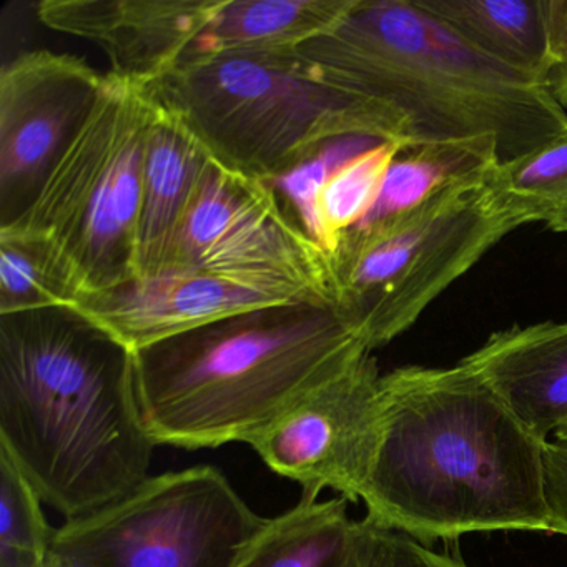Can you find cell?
<instances>
[{
	"label": "cell",
	"instance_id": "cell-7",
	"mask_svg": "<svg viewBox=\"0 0 567 567\" xmlns=\"http://www.w3.org/2000/svg\"><path fill=\"white\" fill-rule=\"evenodd\" d=\"M487 178L393 224L340 238L330 255L334 297L371 351L406 333L441 293L519 228L497 205Z\"/></svg>",
	"mask_w": 567,
	"mask_h": 567
},
{
	"label": "cell",
	"instance_id": "cell-25",
	"mask_svg": "<svg viewBox=\"0 0 567 567\" xmlns=\"http://www.w3.org/2000/svg\"><path fill=\"white\" fill-rule=\"evenodd\" d=\"M546 35L543 87L567 111V0H539Z\"/></svg>",
	"mask_w": 567,
	"mask_h": 567
},
{
	"label": "cell",
	"instance_id": "cell-28",
	"mask_svg": "<svg viewBox=\"0 0 567 567\" xmlns=\"http://www.w3.org/2000/svg\"><path fill=\"white\" fill-rule=\"evenodd\" d=\"M556 443L564 444V446H567V424L566 426L560 427L559 431H556Z\"/></svg>",
	"mask_w": 567,
	"mask_h": 567
},
{
	"label": "cell",
	"instance_id": "cell-6",
	"mask_svg": "<svg viewBox=\"0 0 567 567\" xmlns=\"http://www.w3.org/2000/svg\"><path fill=\"white\" fill-rule=\"evenodd\" d=\"M154 107L151 85L105 74L84 127L34 204L9 224L44 241L78 293V307L137 277L142 168Z\"/></svg>",
	"mask_w": 567,
	"mask_h": 567
},
{
	"label": "cell",
	"instance_id": "cell-26",
	"mask_svg": "<svg viewBox=\"0 0 567 567\" xmlns=\"http://www.w3.org/2000/svg\"><path fill=\"white\" fill-rule=\"evenodd\" d=\"M544 491L550 533L567 536V446L556 441L544 444Z\"/></svg>",
	"mask_w": 567,
	"mask_h": 567
},
{
	"label": "cell",
	"instance_id": "cell-10",
	"mask_svg": "<svg viewBox=\"0 0 567 567\" xmlns=\"http://www.w3.org/2000/svg\"><path fill=\"white\" fill-rule=\"evenodd\" d=\"M381 377L368 351L301 398L250 446L271 471L300 484L301 496L331 489L358 503L380 446Z\"/></svg>",
	"mask_w": 567,
	"mask_h": 567
},
{
	"label": "cell",
	"instance_id": "cell-22",
	"mask_svg": "<svg viewBox=\"0 0 567 567\" xmlns=\"http://www.w3.org/2000/svg\"><path fill=\"white\" fill-rule=\"evenodd\" d=\"M79 297L44 241L18 227H0V315L65 308Z\"/></svg>",
	"mask_w": 567,
	"mask_h": 567
},
{
	"label": "cell",
	"instance_id": "cell-11",
	"mask_svg": "<svg viewBox=\"0 0 567 567\" xmlns=\"http://www.w3.org/2000/svg\"><path fill=\"white\" fill-rule=\"evenodd\" d=\"M105 74L51 51L18 55L0 71V227L29 210L94 111Z\"/></svg>",
	"mask_w": 567,
	"mask_h": 567
},
{
	"label": "cell",
	"instance_id": "cell-17",
	"mask_svg": "<svg viewBox=\"0 0 567 567\" xmlns=\"http://www.w3.org/2000/svg\"><path fill=\"white\" fill-rule=\"evenodd\" d=\"M497 164V144L489 137L401 147L373 207L351 231L401 220L461 185L484 181Z\"/></svg>",
	"mask_w": 567,
	"mask_h": 567
},
{
	"label": "cell",
	"instance_id": "cell-5",
	"mask_svg": "<svg viewBox=\"0 0 567 567\" xmlns=\"http://www.w3.org/2000/svg\"><path fill=\"white\" fill-rule=\"evenodd\" d=\"M151 89L214 161L268 184L334 138L410 145L394 109L323 81L297 54L185 61Z\"/></svg>",
	"mask_w": 567,
	"mask_h": 567
},
{
	"label": "cell",
	"instance_id": "cell-4",
	"mask_svg": "<svg viewBox=\"0 0 567 567\" xmlns=\"http://www.w3.org/2000/svg\"><path fill=\"white\" fill-rule=\"evenodd\" d=\"M295 54L323 81L394 109L410 145L489 137L507 164L567 125L543 85L481 54L414 0H357Z\"/></svg>",
	"mask_w": 567,
	"mask_h": 567
},
{
	"label": "cell",
	"instance_id": "cell-3",
	"mask_svg": "<svg viewBox=\"0 0 567 567\" xmlns=\"http://www.w3.org/2000/svg\"><path fill=\"white\" fill-rule=\"evenodd\" d=\"M368 351L337 303L235 315L135 351L142 420L157 446L250 444Z\"/></svg>",
	"mask_w": 567,
	"mask_h": 567
},
{
	"label": "cell",
	"instance_id": "cell-9",
	"mask_svg": "<svg viewBox=\"0 0 567 567\" xmlns=\"http://www.w3.org/2000/svg\"><path fill=\"white\" fill-rule=\"evenodd\" d=\"M168 268L281 285L337 303L330 257L295 224L274 187L214 158L178 228Z\"/></svg>",
	"mask_w": 567,
	"mask_h": 567
},
{
	"label": "cell",
	"instance_id": "cell-16",
	"mask_svg": "<svg viewBox=\"0 0 567 567\" xmlns=\"http://www.w3.org/2000/svg\"><path fill=\"white\" fill-rule=\"evenodd\" d=\"M357 0H224L185 61L221 55L295 54L333 29Z\"/></svg>",
	"mask_w": 567,
	"mask_h": 567
},
{
	"label": "cell",
	"instance_id": "cell-13",
	"mask_svg": "<svg viewBox=\"0 0 567 567\" xmlns=\"http://www.w3.org/2000/svg\"><path fill=\"white\" fill-rule=\"evenodd\" d=\"M224 0H44L42 24L94 42L112 74L152 85L184 62Z\"/></svg>",
	"mask_w": 567,
	"mask_h": 567
},
{
	"label": "cell",
	"instance_id": "cell-14",
	"mask_svg": "<svg viewBox=\"0 0 567 567\" xmlns=\"http://www.w3.org/2000/svg\"><path fill=\"white\" fill-rule=\"evenodd\" d=\"M461 361L540 440L566 426L567 323L497 331Z\"/></svg>",
	"mask_w": 567,
	"mask_h": 567
},
{
	"label": "cell",
	"instance_id": "cell-27",
	"mask_svg": "<svg viewBox=\"0 0 567 567\" xmlns=\"http://www.w3.org/2000/svg\"><path fill=\"white\" fill-rule=\"evenodd\" d=\"M547 227L553 231H560V234H567V200L554 212L553 217L547 221Z\"/></svg>",
	"mask_w": 567,
	"mask_h": 567
},
{
	"label": "cell",
	"instance_id": "cell-2",
	"mask_svg": "<svg viewBox=\"0 0 567 567\" xmlns=\"http://www.w3.org/2000/svg\"><path fill=\"white\" fill-rule=\"evenodd\" d=\"M157 444L134 353L65 308L0 315V451L65 520L137 489Z\"/></svg>",
	"mask_w": 567,
	"mask_h": 567
},
{
	"label": "cell",
	"instance_id": "cell-18",
	"mask_svg": "<svg viewBox=\"0 0 567 567\" xmlns=\"http://www.w3.org/2000/svg\"><path fill=\"white\" fill-rule=\"evenodd\" d=\"M414 2L481 54L537 84L543 82L546 35L539 0Z\"/></svg>",
	"mask_w": 567,
	"mask_h": 567
},
{
	"label": "cell",
	"instance_id": "cell-24",
	"mask_svg": "<svg viewBox=\"0 0 567 567\" xmlns=\"http://www.w3.org/2000/svg\"><path fill=\"white\" fill-rule=\"evenodd\" d=\"M337 567H470L463 559L437 553L400 530L354 520L350 539Z\"/></svg>",
	"mask_w": 567,
	"mask_h": 567
},
{
	"label": "cell",
	"instance_id": "cell-21",
	"mask_svg": "<svg viewBox=\"0 0 567 567\" xmlns=\"http://www.w3.org/2000/svg\"><path fill=\"white\" fill-rule=\"evenodd\" d=\"M487 185L497 205L519 227L547 224L567 200V125L536 151L497 164Z\"/></svg>",
	"mask_w": 567,
	"mask_h": 567
},
{
	"label": "cell",
	"instance_id": "cell-19",
	"mask_svg": "<svg viewBox=\"0 0 567 567\" xmlns=\"http://www.w3.org/2000/svg\"><path fill=\"white\" fill-rule=\"evenodd\" d=\"M353 523L344 497L301 496L291 509L268 517L235 567H337Z\"/></svg>",
	"mask_w": 567,
	"mask_h": 567
},
{
	"label": "cell",
	"instance_id": "cell-20",
	"mask_svg": "<svg viewBox=\"0 0 567 567\" xmlns=\"http://www.w3.org/2000/svg\"><path fill=\"white\" fill-rule=\"evenodd\" d=\"M404 145L383 141L328 172L315 207V225L310 238L320 245L328 257L337 250L338 241L361 224L373 207L384 175Z\"/></svg>",
	"mask_w": 567,
	"mask_h": 567
},
{
	"label": "cell",
	"instance_id": "cell-12",
	"mask_svg": "<svg viewBox=\"0 0 567 567\" xmlns=\"http://www.w3.org/2000/svg\"><path fill=\"white\" fill-rule=\"evenodd\" d=\"M298 301L317 300L281 285L168 268L87 298L74 311L135 353L235 315Z\"/></svg>",
	"mask_w": 567,
	"mask_h": 567
},
{
	"label": "cell",
	"instance_id": "cell-1",
	"mask_svg": "<svg viewBox=\"0 0 567 567\" xmlns=\"http://www.w3.org/2000/svg\"><path fill=\"white\" fill-rule=\"evenodd\" d=\"M367 517L430 546L470 533H550L544 444L461 361L381 377Z\"/></svg>",
	"mask_w": 567,
	"mask_h": 567
},
{
	"label": "cell",
	"instance_id": "cell-8",
	"mask_svg": "<svg viewBox=\"0 0 567 567\" xmlns=\"http://www.w3.org/2000/svg\"><path fill=\"white\" fill-rule=\"evenodd\" d=\"M267 520L217 467L168 471L55 527L48 567H235Z\"/></svg>",
	"mask_w": 567,
	"mask_h": 567
},
{
	"label": "cell",
	"instance_id": "cell-15",
	"mask_svg": "<svg viewBox=\"0 0 567 567\" xmlns=\"http://www.w3.org/2000/svg\"><path fill=\"white\" fill-rule=\"evenodd\" d=\"M210 162L194 132L155 99L145 137L135 278L167 270L178 228Z\"/></svg>",
	"mask_w": 567,
	"mask_h": 567
},
{
	"label": "cell",
	"instance_id": "cell-23",
	"mask_svg": "<svg viewBox=\"0 0 567 567\" xmlns=\"http://www.w3.org/2000/svg\"><path fill=\"white\" fill-rule=\"evenodd\" d=\"M54 533L41 497L0 451V567H48Z\"/></svg>",
	"mask_w": 567,
	"mask_h": 567
}]
</instances>
